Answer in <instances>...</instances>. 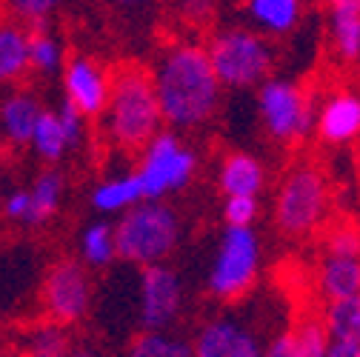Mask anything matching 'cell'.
Wrapping results in <instances>:
<instances>
[{"mask_svg": "<svg viewBox=\"0 0 360 357\" xmlns=\"http://www.w3.org/2000/svg\"><path fill=\"white\" fill-rule=\"evenodd\" d=\"M321 320L332 340H357L360 343V294L326 303V311Z\"/></svg>", "mask_w": 360, "mask_h": 357, "instance_id": "603a6c76", "label": "cell"}, {"mask_svg": "<svg viewBox=\"0 0 360 357\" xmlns=\"http://www.w3.org/2000/svg\"><path fill=\"white\" fill-rule=\"evenodd\" d=\"M329 214V183L318 166H295L275 195V226L281 235L300 240L323 226Z\"/></svg>", "mask_w": 360, "mask_h": 357, "instance_id": "277c9868", "label": "cell"}, {"mask_svg": "<svg viewBox=\"0 0 360 357\" xmlns=\"http://www.w3.org/2000/svg\"><path fill=\"white\" fill-rule=\"evenodd\" d=\"M192 349L195 357H263L257 332L232 315L206 320L198 329Z\"/></svg>", "mask_w": 360, "mask_h": 357, "instance_id": "8fae6325", "label": "cell"}, {"mask_svg": "<svg viewBox=\"0 0 360 357\" xmlns=\"http://www.w3.org/2000/svg\"><path fill=\"white\" fill-rule=\"evenodd\" d=\"M32 149H34L43 160H60V157L66 155V149H72L58 112H46V109H43V115H40V120H37V126H34Z\"/></svg>", "mask_w": 360, "mask_h": 357, "instance_id": "cb8c5ba5", "label": "cell"}, {"mask_svg": "<svg viewBox=\"0 0 360 357\" xmlns=\"http://www.w3.org/2000/svg\"><path fill=\"white\" fill-rule=\"evenodd\" d=\"M314 135L326 146H349L360 138V95L354 89H338L318 106Z\"/></svg>", "mask_w": 360, "mask_h": 357, "instance_id": "4fadbf2b", "label": "cell"}, {"mask_svg": "<svg viewBox=\"0 0 360 357\" xmlns=\"http://www.w3.org/2000/svg\"><path fill=\"white\" fill-rule=\"evenodd\" d=\"M80 252L89 266H109L117 257V240H115V226L98 220L92 226H86L80 238Z\"/></svg>", "mask_w": 360, "mask_h": 357, "instance_id": "484cf974", "label": "cell"}, {"mask_svg": "<svg viewBox=\"0 0 360 357\" xmlns=\"http://www.w3.org/2000/svg\"><path fill=\"white\" fill-rule=\"evenodd\" d=\"M32 34L15 23H0V83L18 80L32 66Z\"/></svg>", "mask_w": 360, "mask_h": 357, "instance_id": "d6986e66", "label": "cell"}, {"mask_svg": "<svg viewBox=\"0 0 360 357\" xmlns=\"http://www.w3.org/2000/svg\"><path fill=\"white\" fill-rule=\"evenodd\" d=\"M318 292L332 303L360 294V257L352 254H323L318 263Z\"/></svg>", "mask_w": 360, "mask_h": 357, "instance_id": "e0dca14e", "label": "cell"}, {"mask_svg": "<svg viewBox=\"0 0 360 357\" xmlns=\"http://www.w3.org/2000/svg\"><path fill=\"white\" fill-rule=\"evenodd\" d=\"M260 214V200L255 195H229L223 200V223L226 226H255Z\"/></svg>", "mask_w": 360, "mask_h": 357, "instance_id": "83f0119b", "label": "cell"}, {"mask_svg": "<svg viewBox=\"0 0 360 357\" xmlns=\"http://www.w3.org/2000/svg\"><path fill=\"white\" fill-rule=\"evenodd\" d=\"M260 238L252 226H226L214 252L206 289L217 300H240L260 278Z\"/></svg>", "mask_w": 360, "mask_h": 357, "instance_id": "8992f818", "label": "cell"}, {"mask_svg": "<svg viewBox=\"0 0 360 357\" xmlns=\"http://www.w3.org/2000/svg\"><path fill=\"white\" fill-rule=\"evenodd\" d=\"M257 115L275 143H295L314 129L318 109L295 80L269 77L257 86Z\"/></svg>", "mask_w": 360, "mask_h": 357, "instance_id": "52a82bcc", "label": "cell"}, {"mask_svg": "<svg viewBox=\"0 0 360 357\" xmlns=\"http://www.w3.org/2000/svg\"><path fill=\"white\" fill-rule=\"evenodd\" d=\"M40 303L49 323L75 326L89 315L92 306V283H89L86 266L75 257H63L49 266L40 286Z\"/></svg>", "mask_w": 360, "mask_h": 357, "instance_id": "9c48e42d", "label": "cell"}, {"mask_svg": "<svg viewBox=\"0 0 360 357\" xmlns=\"http://www.w3.org/2000/svg\"><path fill=\"white\" fill-rule=\"evenodd\" d=\"M198 171V155L177 141L174 131L160 135L143 149V160L134 169L146 200H160L192 183Z\"/></svg>", "mask_w": 360, "mask_h": 357, "instance_id": "ba28073f", "label": "cell"}, {"mask_svg": "<svg viewBox=\"0 0 360 357\" xmlns=\"http://www.w3.org/2000/svg\"><path fill=\"white\" fill-rule=\"evenodd\" d=\"M60 115V123H63V131H66V138H69V146L77 149L80 141H83V115L77 106H72L69 100H63V106L58 109Z\"/></svg>", "mask_w": 360, "mask_h": 357, "instance_id": "1f68e13d", "label": "cell"}, {"mask_svg": "<svg viewBox=\"0 0 360 357\" xmlns=\"http://www.w3.org/2000/svg\"><path fill=\"white\" fill-rule=\"evenodd\" d=\"M155 89L163 123L172 129H198L214 117L223 83L212 66L209 49L198 43H174L155 69Z\"/></svg>", "mask_w": 360, "mask_h": 357, "instance_id": "6da1fadb", "label": "cell"}, {"mask_svg": "<svg viewBox=\"0 0 360 357\" xmlns=\"http://www.w3.org/2000/svg\"><path fill=\"white\" fill-rule=\"evenodd\" d=\"M117 257L131 266H155L163 263L177 240H180V220L172 206L158 200H143L123 212L115 226Z\"/></svg>", "mask_w": 360, "mask_h": 357, "instance_id": "3957f363", "label": "cell"}, {"mask_svg": "<svg viewBox=\"0 0 360 357\" xmlns=\"http://www.w3.org/2000/svg\"><path fill=\"white\" fill-rule=\"evenodd\" d=\"M300 357H329V332L323 320H303L297 329Z\"/></svg>", "mask_w": 360, "mask_h": 357, "instance_id": "f1b7e54d", "label": "cell"}, {"mask_svg": "<svg viewBox=\"0 0 360 357\" xmlns=\"http://www.w3.org/2000/svg\"><path fill=\"white\" fill-rule=\"evenodd\" d=\"M326 252L329 254L360 257V229H354V226H335L326 235Z\"/></svg>", "mask_w": 360, "mask_h": 357, "instance_id": "4dcf8cb0", "label": "cell"}, {"mask_svg": "<svg viewBox=\"0 0 360 357\" xmlns=\"http://www.w3.org/2000/svg\"><path fill=\"white\" fill-rule=\"evenodd\" d=\"M60 195H63V177L55 169L40 171L29 189V200H32L29 217H26L29 226H40V223L55 217V212L60 206Z\"/></svg>", "mask_w": 360, "mask_h": 357, "instance_id": "44dd1931", "label": "cell"}, {"mask_svg": "<svg viewBox=\"0 0 360 357\" xmlns=\"http://www.w3.org/2000/svg\"><path fill=\"white\" fill-rule=\"evenodd\" d=\"M69 357H101V351H95V349H89V346H75Z\"/></svg>", "mask_w": 360, "mask_h": 357, "instance_id": "8d00e7d4", "label": "cell"}, {"mask_svg": "<svg viewBox=\"0 0 360 357\" xmlns=\"http://www.w3.org/2000/svg\"><path fill=\"white\" fill-rule=\"evenodd\" d=\"M29 206H32V200H29V189H18V192H12V195L4 200V214H6L9 220L26 223V217H29Z\"/></svg>", "mask_w": 360, "mask_h": 357, "instance_id": "836d02e7", "label": "cell"}, {"mask_svg": "<svg viewBox=\"0 0 360 357\" xmlns=\"http://www.w3.org/2000/svg\"><path fill=\"white\" fill-rule=\"evenodd\" d=\"M72 337L66 335V326L60 323H46L29 332L23 357H69L72 354Z\"/></svg>", "mask_w": 360, "mask_h": 357, "instance_id": "d4e9b609", "label": "cell"}, {"mask_svg": "<svg viewBox=\"0 0 360 357\" xmlns=\"http://www.w3.org/2000/svg\"><path fill=\"white\" fill-rule=\"evenodd\" d=\"M329 43L340 63H360V0H326Z\"/></svg>", "mask_w": 360, "mask_h": 357, "instance_id": "5bb4252c", "label": "cell"}, {"mask_svg": "<svg viewBox=\"0 0 360 357\" xmlns=\"http://www.w3.org/2000/svg\"><path fill=\"white\" fill-rule=\"evenodd\" d=\"M263 357H300V343H297V332H281L269 340V346L263 349Z\"/></svg>", "mask_w": 360, "mask_h": 357, "instance_id": "d6a6232c", "label": "cell"}, {"mask_svg": "<svg viewBox=\"0 0 360 357\" xmlns=\"http://www.w3.org/2000/svg\"><path fill=\"white\" fill-rule=\"evenodd\" d=\"M60 4H63V0H9V9L15 12V18L40 26Z\"/></svg>", "mask_w": 360, "mask_h": 357, "instance_id": "f546056e", "label": "cell"}, {"mask_svg": "<svg viewBox=\"0 0 360 357\" xmlns=\"http://www.w3.org/2000/svg\"><path fill=\"white\" fill-rule=\"evenodd\" d=\"M214 12V0H186L184 4V15L192 23H206Z\"/></svg>", "mask_w": 360, "mask_h": 357, "instance_id": "e575fe53", "label": "cell"}, {"mask_svg": "<svg viewBox=\"0 0 360 357\" xmlns=\"http://www.w3.org/2000/svg\"><path fill=\"white\" fill-rule=\"evenodd\" d=\"M217 186L223 195H260L266 186V169L249 152H232L217 169Z\"/></svg>", "mask_w": 360, "mask_h": 357, "instance_id": "9a60e30c", "label": "cell"}, {"mask_svg": "<svg viewBox=\"0 0 360 357\" xmlns=\"http://www.w3.org/2000/svg\"><path fill=\"white\" fill-rule=\"evenodd\" d=\"M117 4H123V6H134V4H143V0H117Z\"/></svg>", "mask_w": 360, "mask_h": 357, "instance_id": "74e56055", "label": "cell"}, {"mask_svg": "<svg viewBox=\"0 0 360 357\" xmlns=\"http://www.w3.org/2000/svg\"><path fill=\"white\" fill-rule=\"evenodd\" d=\"M63 89L66 100L80 109L83 117H98L109 106L112 80L92 58H69L63 66Z\"/></svg>", "mask_w": 360, "mask_h": 357, "instance_id": "7c38bea8", "label": "cell"}, {"mask_svg": "<svg viewBox=\"0 0 360 357\" xmlns=\"http://www.w3.org/2000/svg\"><path fill=\"white\" fill-rule=\"evenodd\" d=\"M32 69L34 72H40V74H55V72H60V66H66L63 63V49H60V43L46 32V29H34L32 32Z\"/></svg>", "mask_w": 360, "mask_h": 357, "instance_id": "4316f807", "label": "cell"}, {"mask_svg": "<svg viewBox=\"0 0 360 357\" xmlns=\"http://www.w3.org/2000/svg\"><path fill=\"white\" fill-rule=\"evenodd\" d=\"M109 141L123 152H143L160 135V100L155 89V74L138 63L120 66L112 77V92L106 106Z\"/></svg>", "mask_w": 360, "mask_h": 357, "instance_id": "7a4b0ae2", "label": "cell"}, {"mask_svg": "<svg viewBox=\"0 0 360 357\" xmlns=\"http://www.w3.org/2000/svg\"><path fill=\"white\" fill-rule=\"evenodd\" d=\"M40 115H43V109L32 95H26V92L9 95L4 103H0V135H4L12 146L32 143Z\"/></svg>", "mask_w": 360, "mask_h": 357, "instance_id": "ac0fdd59", "label": "cell"}, {"mask_svg": "<svg viewBox=\"0 0 360 357\" xmlns=\"http://www.w3.org/2000/svg\"><path fill=\"white\" fill-rule=\"evenodd\" d=\"M184 306V283H180L177 272L166 263L143 266L141 272V306L138 318L141 326L149 332H166Z\"/></svg>", "mask_w": 360, "mask_h": 357, "instance_id": "30bf717a", "label": "cell"}, {"mask_svg": "<svg viewBox=\"0 0 360 357\" xmlns=\"http://www.w3.org/2000/svg\"><path fill=\"white\" fill-rule=\"evenodd\" d=\"M329 357H360L357 340H332L329 337Z\"/></svg>", "mask_w": 360, "mask_h": 357, "instance_id": "d590c367", "label": "cell"}, {"mask_svg": "<svg viewBox=\"0 0 360 357\" xmlns=\"http://www.w3.org/2000/svg\"><path fill=\"white\" fill-rule=\"evenodd\" d=\"M143 189H141V181L138 174L129 171V174H120V177H109L103 181L95 192H92V206L103 214H117V212H126L131 206L143 203Z\"/></svg>", "mask_w": 360, "mask_h": 357, "instance_id": "ffe728a7", "label": "cell"}, {"mask_svg": "<svg viewBox=\"0 0 360 357\" xmlns=\"http://www.w3.org/2000/svg\"><path fill=\"white\" fill-rule=\"evenodd\" d=\"M209 58L223 86L252 89L269 80L275 69V49L257 29L232 26L209 40Z\"/></svg>", "mask_w": 360, "mask_h": 357, "instance_id": "5b68a950", "label": "cell"}, {"mask_svg": "<svg viewBox=\"0 0 360 357\" xmlns=\"http://www.w3.org/2000/svg\"><path fill=\"white\" fill-rule=\"evenodd\" d=\"M123 357H195V349L184 337H174L169 332L143 329L141 335L131 337Z\"/></svg>", "mask_w": 360, "mask_h": 357, "instance_id": "7402d4cb", "label": "cell"}, {"mask_svg": "<svg viewBox=\"0 0 360 357\" xmlns=\"http://www.w3.org/2000/svg\"><path fill=\"white\" fill-rule=\"evenodd\" d=\"M0 357H12V354L9 351H0Z\"/></svg>", "mask_w": 360, "mask_h": 357, "instance_id": "f35d334b", "label": "cell"}, {"mask_svg": "<svg viewBox=\"0 0 360 357\" xmlns=\"http://www.w3.org/2000/svg\"><path fill=\"white\" fill-rule=\"evenodd\" d=\"M246 18L260 34L283 37L303 20V0H243Z\"/></svg>", "mask_w": 360, "mask_h": 357, "instance_id": "2e32d148", "label": "cell"}]
</instances>
